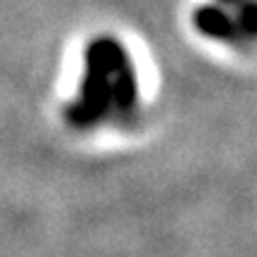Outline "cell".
I'll return each mask as SVG.
<instances>
[{
    "label": "cell",
    "instance_id": "cell-1",
    "mask_svg": "<svg viewBox=\"0 0 257 257\" xmlns=\"http://www.w3.org/2000/svg\"><path fill=\"white\" fill-rule=\"evenodd\" d=\"M83 62H86V72H83L79 100L67 110V119L72 121L74 126H91L93 121H98L107 112L112 100L110 69L105 62L100 38L88 43L86 53H83Z\"/></svg>",
    "mask_w": 257,
    "mask_h": 257
},
{
    "label": "cell",
    "instance_id": "cell-2",
    "mask_svg": "<svg viewBox=\"0 0 257 257\" xmlns=\"http://www.w3.org/2000/svg\"><path fill=\"white\" fill-rule=\"evenodd\" d=\"M102 53H105V62L110 69V93L112 100L117 105L121 114L136 107L138 100V86H136V74H134V64L128 57L126 48L121 46L117 38H100Z\"/></svg>",
    "mask_w": 257,
    "mask_h": 257
},
{
    "label": "cell",
    "instance_id": "cell-3",
    "mask_svg": "<svg viewBox=\"0 0 257 257\" xmlns=\"http://www.w3.org/2000/svg\"><path fill=\"white\" fill-rule=\"evenodd\" d=\"M193 27L210 38H219V41L236 38V22L217 5H202L193 10Z\"/></svg>",
    "mask_w": 257,
    "mask_h": 257
},
{
    "label": "cell",
    "instance_id": "cell-4",
    "mask_svg": "<svg viewBox=\"0 0 257 257\" xmlns=\"http://www.w3.org/2000/svg\"><path fill=\"white\" fill-rule=\"evenodd\" d=\"M221 3H226V5H236V3H240V0H221Z\"/></svg>",
    "mask_w": 257,
    "mask_h": 257
}]
</instances>
